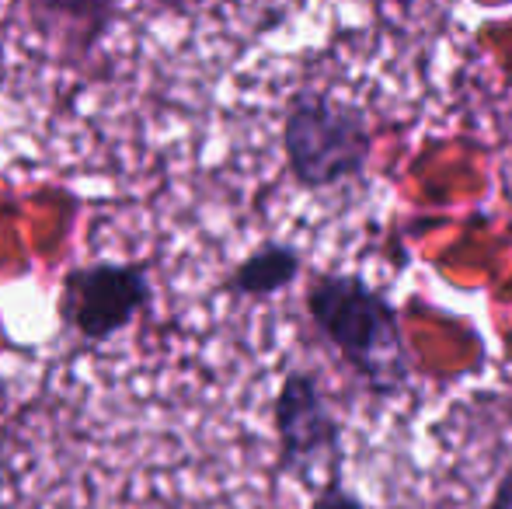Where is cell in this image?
Here are the masks:
<instances>
[{"label": "cell", "instance_id": "cell-1", "mask_svg": "<svg viewBox=\"0 0 512 509\" xmlns=\"http://www.w3.org/2000/svg\"><path fill=\"white\" fill-rule=\"evenodd\" d=\"M310 325L377 401H398L411 391L415 363L408 353L401 314L380 286L359 272H314L304 290Z\"/></svg>", "mask_w": 512, "mask_h": 509}, {"label": "cell", "instance_id": "cell-2", "mask_svg": "<svg viewBox=\"0 0 512 509\" xmlns=\"http://www.w3.org/2000/svg\"><path fill=\"white\" fill-rule=\"evenodd\" d=\"M283 157L304 192L363 178L373 157L370 116L363 105L324 88H297L283 105Z\"/></svg>", "mask_w": 512, "mask_h": 509}, {"label": "cell", "instance_id": "cell-3", "mask_svg": "<svg viewBox=\"0 0 512 509\" xmlns=\"http://www.w3.org/2000/svg\"><path fill=\"white\" fill-rule=\"evenodd\" d=\"M154 304V279L143 262H84L60 283V318L84 346H105Z\"/></svg>", "mask_w": 512, "mask_h": 509}, {"label": "cell", "instance_id": "cell-4", "mask_svg": "<svg viewBox=\"0 0 512 509\" xmlns=\"http://www.w3.org/2000/svg\"><path fill=\"white\" fill-rule=\"evenodd\" d=\"M272 433H276V471L310 482L317 468H342V422L331 412L328 394L314 370L290 367L272 398Z\"/></svg>", "mask_w": 512, "mask_h": 509}, {"label": "cell", "instance_id": "cell-5", "mask_svg": "<svg viewBox=\"0 0 512 509\" xmlns=\"http://www.w3.org/2000/svg\"><path fill=\"white\" fill-rule=\"evenodd\" d=\"M304 272V255L290 241H262L251 248L223 279V290L241 300H269L276 293H286Z\"/></svg>", "mask_w": 512, "mask_h": 509}, {"label": "cell", "instance_id": "cell-6", "mask_svg": "<svg viewBox=\"0 0 512 509\" xmlns=\"http://www.w3.org/2000/svg\"><path fill=\"white\" fill-rule=\"evenodd\" d=\"M307 509H366L363 496L356 489H349L342 478V468L338 471H328L321 485L314 489V499H310Z\"/></svg>", "mask_w": 512, "mask_h": 509}, {"label": "cell", "instance_id": "cell-7", "mask_svg": "<svg viewBox=\"0 0 512 509\" xmlns=\"http://www.w3.org/2000/svg\"><path fill=\"white\" fill-rule=\"evenodd\" d=\"M488 509H512V461H509V468L499 475V482H495L492 499H488Z\"/></svg>", "mask_w": 512, "mask_h": 509}, {"label": "cell", "instance_id": "cell-8", "mask_svg": "<svg viewBox=\"0 0 512 509\" xmlns=\"http://www.w3.org/2000/svg\"><path fill=\"white\" fill-rule=\"evenodd\" d=\"M509 419H512V401H509Z\"/></svg>", "mask_w": 512, "mask_h": 509}]
</instances>
